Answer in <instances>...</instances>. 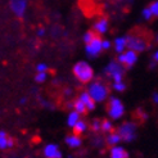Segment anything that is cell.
<instances>
[{
  "label": "cell",
  "mask_w": 158,
  "mask_h": 158,
  "mask_svg": "<svg viewBox=\"0 0 158 158\" xmlns=\"http://www.w3.org/2000/svg\"><path fill=\"white\" fill-rule=\"evenodd\" d=\"M151 32H148L144 28H135L131 31L127 36V48L130 50H134L136 53L144 52L147 48H149V41H151Z\"/></svg>",
  "instance_id": "obj_1"
},
{
  "label": "cell",
  "mask_w": 158,
  "mask_h": 158,
  "mask_svg": "<svg viewBox=\"0 0 158 158\" xmlns=\"http://www.w3.org/2000/svg\"><path fill=\"white\" fill-rule=\"evenodd\" d=\"M73 75L81 84H89L94 77L93 68L85 62H78L73 66Z\"/></svg>",
  "instance_id": "obj_2"
},
{
  "label": "cell",
  "mask_w": 158,
  "mask_h": 158,
  "mask_svg": "<svg viewBox=\"0 0 158 158\" xmlns=\"http://www.w3.org/2000/svg\"><path fill=\"white\" fill-rule=\"evenodd\" d=\"M89 93L95 102H104L109 95V89L106 84L98 80L89 86Z\"/></svg>",
  "instance_id": "obj_3"
},
{
  "label": "cell",
  "mask_w": 158,
  "mask_h": 158,
  "mask_svg": "<svg viewBox=\"0 0 158 158\" xmlns=\"http://www.w3.org/2000/svg\"><path fill=\"white\" fill-rule=\"evenodd\" d=\"M106 110L107 113L109 114L110 118H113V120H117V118H120L123 116L125 113V108H123V103L118 99V98H109L108 103L106 106Z\"/></svg>",
  "instance_id": "obj_4"
},
{
  "label": "cell",
  "mask_w": 158,
  "mask_h": 158,
  "mask_svg": "<svg viewBox=\"0 0 158 158\" xmlns=\"http://www.w3.org/2000/svg\"><path fill=\"white\" fill-rule=\"evenodd\" d=\"M136 126H138L136 122H123L117 129V132L120 134V136L123 141H131L136 136V134H135Z\"/></svg>",
  "instance_id": "obj_5"
},
{
  "label": "cell",
  "mask_w": 158,
  "mask_h": 158,
  "mask_svg": "<svg viewBox=\"0 0 158 158\" xmlns=\"http://www.w3.org/2000/svg\"><path fill=\"white\" fill-rule=\"evenodd\" d=\"M102 50H103V40H102L100 35L97 34V36L89 44H86V53L89 54V57L94 58L98 54H100Z\"/></svg>",
  "instance_id": "obj_6"
},
{
  "label": "cell",
  "mask_w": 158,
  "mask_h": 158,
  "mask_svg": "<svg viewBox=\"0 0 158 158\" xmlns=\"http://www.w3.org/2000/svg\"><path fill=\"white\" fill-rule=\"evenodd\" d=\"M136 52H134V50H127V52H125L123 54H120V57H118V62L121 63L122 66H125V68H130L134 66V63L136 62L138 57H136Z\"/></svg>",
  "instance_id": "obj_7"
},
{
  "label": "cell",
  "mask_w": 158,
  "mask_h": 158,
  "mask_svg": "<svg viewBox=\"0 0 158 158\" xmlns=\"http://www.w3.org/2000/svg\"><path fill=\"white\" fill-rule=\"evenodd\" d=\"M9 6L12 12L17 15V17H22L25 14L26 6H27V0H9Z\"/></svg>",
  "instance_id": "obj_8"
},
{
  "label": "cell",
  "mask_w": 158,
  "mask_h": 158,
  "mask_svg": "<svg viewBox=\"0 0 158 158\" xmlns=\"http://www.w3.org/2000/svg\"><path fill=\"white\" fill-rule=\"evenodd\" d=\"M80 4V8L82 9V12L85 13L86 17H93L97 12V5L93 0H80L78 2Z\"/></svg>",
  "instance_id": "obj_9"
},
{
  "label": "cell",
  "mask_w": 158,
  "mask_h": 158,
  "mask_svg": "<svg viewBox=\"0 0 158 158\" xmlns=\"http://www.w3.org/2000/svg\"><path fill=\"white\" fill-rule=\"evenodd\" d=\"M123 72H125V68L122 67V64L120 62H114V60H112L109 63V66H108V68H107V73L109 75V76H116V75H123Z\"/></svg>",
  "instance_id": "obj_10"
},
{
  "label": "cell",
  "mask_w": 158,
  "mask_h": 158,
  "mask_svg": "<svg viewBox=\"0 0 158 158\" xmlns=\"http://www.w3.org/2000/svg\"><path fill=\"white\" fill-rule=\"evenodd\" d=\"M44 156L45 158H62V152L59 151L58 145L49 144L44 149Z\"/></svg>",
  "instance_id": "obj_11"
},
{
  "label": "cell",
  "mask_w": 158,
  "mask_h": 158,
  "mask_svg": "<svg viewBox=\"0 0 158 158\" xmlns=\"http://www.w3.org/2000/svg\"><path fill=\"white\" fill-rule=\"evenodd\" d=\"M107 28H108V18H107V17L99 18V19L97 21L95 25H94V27H93V30L97 31L99 35H103L106 31H107Z\"/></svg>",
  "instance_id": "obj_12"
},
{
  "label": "cell",
  "mask_w": 158,
  "mask_h": 158,
  "mask_svg": "<svg viewBox=\"0 0 158 158\" xmlns=\"http://www.w3.org/2000/svg\"><path fill=\"white\" fill-rule=\"evenodd\" d=\"M80 99L85 103V106L88 107L89 110H94V109H95V103H97V102L94 100V98L90 95V93H86V91L81 93L80 94Z\"/></svg>",
  "instance_id": "obj_13"
},
{
  "label": "cell",
  "mask_w": 158,
  "mask_h": 158,
  "mask_svg": "<svg viewBox=\"0 0 158 158\" xmlns=\"http://www.w3.org/2000/svg\"><path fill=\"white\" fill-rule=\"evenodd\" d=\"M110 158H129V153L122 147H113L110 149Z\"/></svg>",
  "instance_id": "obj_14"
},
{
  "label": "cell",
  "mask_w": 158,
  "mask_h": 158,
  "mask_svg": "<svg viewBox=\"0 0 158 158\" xmlns=\"http://www.w3.org/2000/svg\"><path fill=\"white\" fill-rule=\"evenodd\" d=\"M126 46H127V37H117L114 40V49L117 53H123Z\"/></svg>",
  "instance_id": "obj_15"
},
{
  "label": "cell",
  "mask_w": 158,
  "mask_h": 158,
  "mask_svg": "<svg viewBox=\"0 0 158 158\" xmlns=\"http://www.w3.org/2000/svg\"><path fill=\"white\" fill-rule=\"evenodd\" d=\"M73 108H75L76 112H78L80 114H86V113L89 112L88 107L85 106V103H84V102H82L80 98L76 99V100H73Z\"/></svg>",
  "instance_id": "obj_16"
},
{
  "label": "cell",
  "mask_w": 158,
  "mask_h": 158,
  "mask_svg": "<svg viewBox=\"0 0 158 158\" xmlns=\"http://www.w3.org/2000/svg\"><path fill=\"white\" fill-rule=\"evenodd\" d=\"M66 143L71 148H77V147L81 145V139H80V136H77V135H75V134H72V135H68L66 138Z\"/></svg>",
  "instance_id": "obj_17"
},
{
  "label": "cell",
  "mask_w": 158,
  "mask_h": 158,
  "mask_svg": "<svg viewBox=\"0 0 158 158\" xmlns=\"http://www.w3.org/2000/svg\"><path fill=\"white\" fill-rule=\"evenodd\" d=\"M120 140H122V139H121L120 134H118L117 131L109 132V134H108V136H107V143H108L109 145H117Z\"/></svg>",
  "instance_id": "obj_18"
},
{
  "label": "cell",
  "mask_w": 158,
  "mask_h": 158,
  "mask_svg": "<svg viewBox=\"0 0 158 158\" xmlns=\"http://www.w3.org/2000/svg\"><path fill=\"white\" fill-rule=\"evenodd\" d=\"M86 129H88V125H86V122L78 120V122L73 126V134H75V135H77V136H80L82 132L86 131Z\"/></svg>",
  "instance_id": "obj_19"
},
{
  "label": "cell",
  "mask_w": 158,
  "mask_h": 158,
  "mask_svg": "<svg viewBox=\"0 0 158 158\" xmlns=\"http://www.w3.org/2000/svg\"><path fill=\"white\" fill-rule=\"evenodd\" d=\"M78 117H80V113H78V112H76V110H73V112H71V113H69V116H68V121H67L68 126H71V127H73V126L78 122Z\"/></svg>",
  "instance_id": "obj_20"
},
{
  "label": "cell",
  "mask_w": 158,
  "mask_h": 158,
  "mask_svg": "<svg viewBox=\"0 0 158 158\" xmlns=\"http://www.w3.org/2000/svg\"><path fill=\"white\" fill-rule=\"evenodd\" d=\"M8 144H9V135H8L6 132L2 131V132H0V148L6 149Z\"/></svg>",
  "instance_id": "obj_21"
},
{
  "label": "cell",
  "mask_w": 158,
  "mask_h": 158,
  "mask_svg": "<svg viewBox=\"0 0 158 158\" xmlns=\"http://www.w3.org/2000/svg\"><path fill=\"white\" fill-rule=\"evenodd\" d=\"M134 120H139V122H144L145 120H147V113L144 112V110L143 109H138V110H135V112H134Z\"/></svg>",
  "instance_id": "obj_22"
},
{
  "label": "cell",
  "mask_w": 158,
  "mask_h": 158,
  "mask_svg": "<svg viewBox=\"0 0 158 158\" xmlns=\"http://www.w3.org/2000/svg\"><path fill=\"white\" fill-rule=\"evenodd\" d=\"M102 131L106 132V134H109V132L113 131V126L110 123V121H108V120L102 121Z\"/></svg>",
  "instance_id": "obj_23"
},
{
  "label": "cell",
  "mask_w": 158,
  "mask_h": 158,
  "mask_svg": "<svg viewBox=\"0 0 158 158\" xmlns=\"http://www.w3.org/2000/svg\"><path fill=\"white\" fill-rule=\"evenodd\" d=\"M97 34H98L97 31H94V30H89L88 32L85 34V36H84V41H85V44H89V43L93 40V39L97 36Z\"/></svg>",
  "instance_id": "obj_24"
},
{
  "label": "cell",
  "mask_w": 158,
  "mask_h": 158,
  "mask_svg": "<svg viewBox=\"0 0 158 158\" xmlns=\"http://www.w3.org/2000/svg\"><path fill=\"white\" fill-rule=\"evenodd\" d=\"M102 121H103V120H99V118H97V120H94V121L91 122V130H93L94 132L102 130Z\"/></svg>",
  "instance_id": "obj_25"
},
{
  "label": "cell",
  "mask_w": 158,
  "mask_h": 158,
  "mask_svg": "<svg viewBox=\"0 0 158 158\" xmlns=\"http://www.w3.org/2000/svg\"><path fill=\"white\" fill-rule=\"evenodd\" d=\"M149 9H151L153 17L158 18V2H153L151 5H149Z\"/></svg>",
  "instance_id": "obj_26"
},
{
  "label": "cell",
  "mask_w": 158,
  "mask_h": 158,
  "mask_svg": "<svg viewBox=\"0 0 158 158\" xmlns=\"http://www.w3.org/2000/svg\"><path fill=\"white\" fill-rule=\"evenodd\" d=\"M113 89L121 93V91H125V90H126V85H125L122 81H120V82H114V84H113Z\"/></svg>",
  "instance_id": "obj_27"
},
{
  "label": "cell",
  "mask_w": 158,
  "mask_h": 158,
  "mask_svg": "<svg viewBox=\"0 0 158 158\" xmlns=\"http://www.w3.org/2000/svg\"><path fill=\"white\" fill-rule=\"evenodd\" d=\"M143 17L147 21H152L153 19V14H152V12H151L149 8H145V9H143Z\"/></svg>",
  "instance_id": "obj_28"
},
{
  "label": "cell",
  "mask_w": 158,
  "mask_h": 158,
  "mask_svg": "<svg viewBox=\"0 0 158 158\" xmlns=\"http://www.w3.org/2000/svg\"><path fill=\"white\" fill-rule=\"evenodd\" d=\"M45 78H46V72H39L36 76H35V81L39 82V84H41L45 81Z\"/></svg>",
  "instance_id": "obj_29"
},
{
  "label": "cell",
  "mask_w": 158,
  "mask_h": 158,
  "mask_svg": "<svg viewBox=\"0 0 158 158\" xmlns=\"http://www.w3.org/2000/svg\"><path fill=\"white\" fill-rule=\"evenodd\" d=\"M36 69H37V72H46V69H48V66L44 64V63H40V64L36 67Z\"/></svg>",
  "instance_id": "obj_30"
},
{
  "label": "cell",
  "mask_w": 158,
  "mask_h": 158,
  "mask_svg": "<svg viewBox=\"0 0 158 158\" xmlns=\"http://www.w3.org/2000/svg\"><path fill=\"white\" fill-rule=\"evenodd\" d=\"M109 46H110V43H109L108 40H104V41H103V49L107 50V49H109Z\"/></svg>",
  "instance_id": "obj_31"
},
{
  "label": "cell",
  "mask_w": 158,
  "mask_h": 158,
  "mask_svg": "<svg viewBox=\"0 0 158 158\" xmlns=\"http://www.w3.org/2000/svg\"><path fill=\"white\" fill-rule=\"evenodd\" d=\"M153 64H156V63H158V52H156L154 53V55H153Z\"/></svg>",
  "instance_id": "obj_32"
},
{
  "label": "cell",
  "mask_w": 158,
  "mask_h": 158,
  "mask_svg": "<svg viewBox=\"0 0 158 158\" xmlns=\"http://www.w3.org/2000/svg\"><path fill=\"white\" fill-rule=\"evenodd\" d=\"M153 100H154V103H158V94H154L153 95Z\"/></svg>",
  "instance_id": "obj_33"
},
{
  "label": "cell",
  "mask_w": 158,
  "mask_h": 158,
  "mask_svg": "<svg viewBox=\"0 0 158 158\" xmlns=\"http://www.w3.org/2000/svg\"><path fill=\"white\" fill-rule=\"evenodd\" d=\"M37 34L40 35V36H41V35H44V28H40V30H39V31H37Z\"/></svg>",
  "instance_id": "obj_34"
},
{
  "label": "cell",
  "mask_w": 158,
  "mask_h": 158,
  "mask_svg": "<svg viewBox=\"0 0 158 158\" xmlns=\"http://www.w3.org/2000/svg\"><path fill=\"white\" fill-rule=\"evenodd\" d=\"M157 41H158V36H157Z\"/></svg>",
  "instance_id": "obj_35"
}]
</instances>
